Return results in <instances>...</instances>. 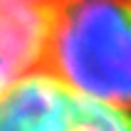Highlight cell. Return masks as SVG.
<instances>
[{
  "label": "cell",
  "mask_w": 131,
  "mask_h": 131,
  "mask_svg": "<svg viewBox=\"0 0 131 131\" xmlns=\"http://www.w3.org/2000/svg\"><path fill=\"white\" fill-rule=\"evenodd\" d=\"M40 67L84 94L131 106V0H52Z\"/></svg>",
  "instance_id": "6da1fadb"
},
{
  "label": "cell",
  "mask_w": 131,
  "mask_h": 131,
  "mask_svg": "<svg viewBox=\"0 0 131 131\" xmlns=\"http://www.w3.org/2000/svg\"><path fill=\"white\" fill-rule=\"evenodd\" d=\"M0 131H131V114L37 67L0 99Z\"/></svg>",
  "instance_id": "7a4b0ae2"
},
{
  "label": "cell",
  "mask_w": 131,
  "mask_h": 131,
  "mask_svg": "<svg viewBox=\"0 0 131 131\" xmlns=\"http://www.w3.org/2000/svg\"><path fill=\"white\" fill-rule=\"evenodd\" d=\"M0 3H52V0H0Z\"/></svg>",
  "instance_id": "277c9868"
},
{
  "label": "cell",
  "mask_w": 131,
  "mask_h": 131,
  "mask_svg": "<svg viewBox=\"0 0 131 131\" xmlns=\"http://www.w3.org/2000/svg\"><path fill=\"white\" fill-rule=\"evenodd\" d=\"M52 3H0V99L42 62Z\"/></svg>",
  "instance_id": "3957f363"
}]
</instances>
